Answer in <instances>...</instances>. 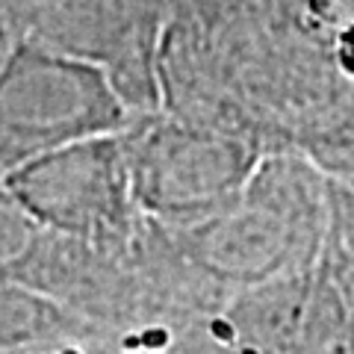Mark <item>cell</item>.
<instances>
[{"mask_svg": "<svg viewBox=\"0 0 354 354\" xmlns=\"http://www.w3.org/2000/svg\"><path fill=\"white\" fill-rule=\"evenodd\" d=\"M325 18H354V0H325Z\"/></svg>", "mask_w": 354, "mask_h": 354, "instance_id": "6da1fadb", "label": "cell"}, {"mask_svg": "<svg viewBox=\"0 0 354 354\" xmlns=\"http://www.w3.org/2000/svg\"><path fill=\"white\" fill-rule=\"evenodd\" d=\"M65 354H77V351H65Z\"/></svg>", "mask_w": 354, "mask_h": 354, "instance_id": "7a4b0ae2", "label": "cell"}]
</instances>
